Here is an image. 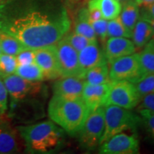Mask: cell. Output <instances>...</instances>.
<instances>
[{
	"label": "cell",
	"mask_w": 154,
	"mask_h": 154,
	"mask_svg": "<svg viewBox=\"0 0 154 154\" xmlns=\"http://www.w3.org/2000/svg\"><path fill=\"white\" fill-rule=\"evenodd\" d=\"M70 27L68 12L57 0H7L0 5V32L29 49L56 44Z\"/></svg>",
	"instance_id": "obj_1"
},
{
	"label": "cell",
	"mask_w": 154,
	"mask_h": 154,
	"mask_svg": "<svg viewBox=\"0 0 154 154\" xmlns=\"http://www.w3.org/2000/svg\"><path fill=\"white\" fill-rule=\"evenodd\" d=\"M50 120L70 136H76L82 128L89 111L82 98L69 99L53 95L48 105Z\"/></svg>",
	"instance_id": "obj_2"
},
{
	"label": "cell",
	"mask_w": 154,
	"mask_h": 154,
	"mask_svg": "<svg viewBox=\"0 0 154 154\" xmlns=\"http://www.w3.org/2000/svg\"><path fill=\"white\" fill-rule=\"evenodd\" d=\"M17 128L29 153H52L63 143L64 131L52 121L19 126Z\"/></svg>",
	"instance_id": "obj_3"
},
{
	"label": "cell",
	"mask_w": 154,
	"mask_h": 154,
	"mask_svg": "<svg viewBox=\"0 0 154 154\" xmlns=\"http://www.w3.org/2000/svg\"><path fill=\"white\" fill-rule=\"evenodd\" d=\"M105 126L101 143L119 133L126 131L136 132L141 124V117L133 113L128 109L117 106H104Z\"/></svg>",
	"instance_id": "obj_4"
},
{
	"label": "cell",
	"mask_w": 154,
	"mask_h": 154,
	"mask_svg": "<svg viewBox=\"0 0 154 154\" xmlns=\"http://www.w3.org/2000/svg\"><path fill=\"white\" fill-rule=\"evenodd\" d=\"M104 106L90 111L82 128L79 133V141L82 149L90 151L101 143L104 131Z\"/></svg>",
	"instance_id": "obj_5"
},
{
	"label": "cell",
	"mask_w": 154,
	"mask_h": 154,
	"mask_svg": "<svg viewBox=\"0 0 154 154\" xmlns=\"http://www.w3.org/2000/svg\"><path fill=\"white\" fill-rule=\"evenodd\" d=\"M109 77L111 82L128 81L135 84L144 77L138 53L119 58L109 63Z\"/></svg>",
	"instance_id": "obj_6"
},
{
	"label": "cell",
	"mask_w": 154,
	"mask_h": 154,
	"mask_svg": "<svg viewBox=\"0 0 154 154\" xmlns=\"http://www.w3.org/2000/svg\"><path fill=\"white\" fill-rule=\"evenodd\" d=\"M141 96L135 84L128 81L111 82L105 106L113 105L131 110L139 104Z\"/></svg>",
	"instance_id": "obj_7"
},
{
	"label": "cell",
	"mask_w": 154,
	"mask_h": 154,
	"mask_svg": "<svg viewBox=\"0 0 154 154\" xmlns=\"http://www.w3.org/2000/svg\"><path fill=\"white\" fill-rule=\"evenodd\" d=\"M10 101L33 99L42 94L45 86L42 82H32L13 74L2 78Z\"/></svg>",
	"instance_id": "obj_8"
},
{
	"label": "cell",
	"mask_w": 154,
	"mask_h": 154,
	"mask_svg": "<svg viewBox=\"0 0 154 154\" xmlns=\"http://www.w3.org/2000/svg\"><path fill=\"white\" fill-rule=\"evenodd\" d=\"M139 152V140L136 134L124 132L111 136L101 144L99 153L103 154H135Z\"/></svg>",
	"instance_id": "obj_9"
},
{
	"label": "cell",
	"mask_w": 154,
	"mask_h": 154,
	"mask_svg": "<svg viewBox=\"0 0 154 154\" xmlns=\"http://www.w3.org/2000/svg\"><path fill=\"white\" fill-rule=\"evenodd\" d=\"M34 62L41 69L46 79L54 80L61 77L56 44L34 49Z\"/></svg>",
	"instance_id": "obj_10"
},
{
	"label": "cell",
	"mask_w": 154,
	"mask_h": 154,
	"mask_svg": "<svg viewBox=\"0 0 154 154\" xmlns=\"http://www.w3.org/2000/svg\"><path fill=\"white\" fill-rule=\"evenodd\" d=\"M56 47L61 77L78 76L81 78L78 51L69 44L64 36L56 44Z\"/></svg>",
	"instance_id": "obj_11"
},
{
	"label": "cell",
	"mask_w": 154,
	"mask_h": 154,
	"mask_svg": "<svg viewBox=\"0 0 154 154\" xmlns=\"http://www.w3.org/2000/svg\"><path fill=\"white\" fill-rule=\"evenodd\" d=\"M17 128L8 121L0 119V154H11L21 151L22 143Z\"/></svg>",
	"instance_id": "obj_12"
},
{
	"label": "cell",
	"mask_w": 154,
	"mask_h": 154,
	"mask_svg": "<svg viewBox=\"0 0 154 154\" xmlns=\"http://www.w3.org/2000/svg\"><path fill=\"white\" fill-rule=\"evenodd\" d=\"M104 44L103 51L108 63L120 57L136 52V48L134 42L128 38H108Z\"/></svg>",
	"instance_id": "obj_13"
},
{
	"label": "cell",
	"mask_w": 154,
	"mask_h": 154,
	"mask_svg": "<svg viewBox=\"0 0 154 154\" xmlns=\"http://www.w3.org/2000/svg\"><path fill=\"white\" fill-rule=\"evenodd\" d=\"M111 82L97 85L86 83L84 84L82 99L87 106L89 112L102 106H105L111 86Z\"/></svg>",
	"instance_id": "obj_14"
},
{
	"label": "cell",
	"mask_w": 154,
	"mask_h": 154,
	"mask_svg": "<svg viewBox=\"0 0 154 154\" xmlns=\"http://www.w3.org/2000/svg\"><path fill=\"white\" fill-rule=\"evenodd\" d=\"M84 84V81L78 76L60 77L53 84V95L69 99L82 98Z\"/></svg>",
	"instance_id": "obj_15"
},
{
	"label": "cell",
	"mask_w": 154,
	"mask_h": 154,
	"mask_svg": "<svg viewBox=\"0 0 154 154\" xmlns=\"http://www.w3.org/2000/svg\"><path fill=\"white\" fill-rule=\"evenodd\" d=\"M103 51L100 49L97 41L88 44L79 52V63L81 78L86 71L105 61Z\"/></svg>",
	"instance_id": "obj_16"
},
{
	"label": "cell",
	"mask_w": 154,
	"mask_h": 154,
	"mask_svg": "<svg viewBox=\"0 0 154 154\" xmlns=\"http://www.w3.org/2000/svg\"><path fill=\"white\" fill-rule=\"evenodd\" d=\"M153 37V29L149 22L140 18L132 31V39L136 49L143 48Z\"/></svg>",
	"instance_id": "obj_17"
},
{
	"label": "cell",
	"mask_w": 154,
	"mask_h": 154,
	"mask_svg": "<svg viewBox=\"0 0 154 154\" xmlns=\"http://www.w3.org/2000/svg\"><path fill=\"white\" fill-rule=\"evenodd\" d=\"M82 79L86 84L97 85L111 82L109 77V66L105 60L99 64L92 67L84 73Z\"/></svg>",
	"instance_id": "obj_18"
},
{
	"label": "cell",
	"mask_w": 154,
	"mask_h": 154,
	"mask_svg": "<svg viewBox=\"0 0 154 154\" xmlns=\"http://www.w3.org/2000/svg\"><path fill=\"white\" fill-rule=\"evenodd\" d=\"M88 7H96L99 9L102 18L109 21L120 15L122 5L118 0H89Z\"/></svg>",
	"instance_id": "obj_19"
},
{
	"label": "cell",
	"mask_w": 154,
	"mask_h": 154,
	"mask_svg": "<svg viewBox=\"0 0 154 154\" xmlns=\"http://www.w3.org/2000/svg\"><path fill=\"white\" fill-rule=\"evenodd\" d=\"M119 17L125 26L132 32L140 17L139 6L135 1L124 4L122 5Z\"/></svg>",
	"instance_id": "obj_20"
},
{
	"label": "cell",
	"mask_w": 154,
	"mask_h": 154,
	"mask_svg": "<svg viewBox=\"0 0 154 154\" xmlns=\"http://www.w3.org/2000/svg\"><path fill=\"white\" fill-rule=\"evenodd\" d=\"M140 66L144 76L154 74V38L148 43L138 53Z\"/></svg>",
	"instance_id": "obj_21"
},
{
	"label": "cell",
	"mask_w": 154,
	"mask_h": 154,
	"mask_svg": "<svg viewBox=\"0 0 154 154\" xmlns=\"http://www.w3.org/2000/svg\"><path fill=\"white\" fill-rule=\"evenodd\" d=\"M0 47L3 54L12 56H16L21 51L29 49L14 36L2 32H0Z\"/></svg>",
	"instance_id": "obj_22"
},
{
	"label": "cell",
	"mask_w": 154,
	"mask_h": 154,
	"mask_svg": "<svg viewBox=\"0 0 154 154\" xmlns=\"http://www.w3.org/2000/svg\"><path fill=\"white\" fill-rule=\"evenodd\" d=\"M14 74L32 82H43L46 80L41 69L35 62L18 65Z\"/></svg>",
	"instance_id": "obj_23"
},
{
	"label": "cell",
	"mask_w": 154,
	"mask_h": 154,
	"mask_svg": "<svg viewBox=\"0 0 154 154\" xmlns=\"http://www.w3.org/2000/svg\"><path fill=\"white\" fill-rule=\"evenodd\" d=\"M74 32L90 39H97L95 32L88 20V9L83 8L80 11L78 20L74 26Z\"/></svg>",
	"instance_id": "obj_24"
},
{
	"label": "cell",
	"mask_w": 154,
	"mask_h": 154,
	"mask_svg": "<svg viewBox=\"0 0 154 154\" xmlns=\"http://www.w3.org/2000/svg\"><path fill=\"white\" fill-rule=\"evenodd\" d=\"M132 32L123 24L119 16L108 21L107 38L111 37L131 38Z\"/></svg>",
	"instance_id": "obj_25"
},
{
	"label": "cell",
	"mask_w": 154,
	"mask_h": 154,
	"mask_svg": "<svg viewBox=\"0 0 154 154\" xmlns=\"http://www.w3.org/2000/svg\"><path fill=\"white\" fill-rule=\"evenodd\" d=\"M17 66L18 63L15 56L2 53L0 56V77L2 79L14 74Z\"/></svg>",
	"instance_id": "obj_26"
},
{
	"label": "cell",
	"mask_w": 154,
	"mask_h": 154,
	"mask_svg": "<svg viewBox=\"0 0 154 154\" xmlns=\"http://www.w3.org/2000/svg\"><path fill=\"white\" fill-rule=\"evenodd\" d=\"M64 38L69 42V44L78 52H79L81 50H82L88 44L97 41V39H90V38H88L86 36L77 34L74 32L68 34H66L64 36Z\"/></svg>",
	"instance_id": "obj_27"
},
{
	"label": "cell",
	"mask_w": 154,
	"mask_h": 154,
	"mask_svg": "<svg viewBox=\"0 0 154 154\" xmlns=\"http://www.w3.org/2000/svg\"><path fill=\"white\" fill-rule=\"evenodd\" d=\"M140 96L150 93H154V74L144 76L138 82L135 83Z\"/></svg>",
	"instance_id": "obj_28"
},
{
	"label": "cell",
	"mask_w": 154,
	"mask_h": 154,
	"mask_svg": "<svg viewBox=\"0 0 154 154\" xmlns=\"http://www.w3.org/2000/svg\"><path fill=\"white\" fill-rule=\"evenodd\" d=\"M139 113L148 134L154 140V112L146 109H139Z\"/></svg>",
	"instance_id": "obj_29"
},
{
	"label": "cell",
	"mask_w": 154,
	"mask_h": 154,
	"mask_svg": "<svg viewBox=\"0 0 154 154\" xmlns=\"http://www.w3.org/2000/svg\"><path fill=\"white\" fill-rule=\"evenodd\" d=\"M89 22L95 32L96 36L99 37L102 42L105 43L107 39L108 20L102 18L96 21L89 20Z\"/></svg>",
	"instance_id": "obj_30"
},
{
	"label": "cell",
	"mask_w": 154,
	"mask_h": 154,
	"mask_svg": "<svg viewBox=\"0 0 154 154\" xmlns=\"http://www.w3.org/2000/svg\"><path fill=\"white\" fill-rule=\"evenodd\" d=\"M8 96L7 88L0 77V116L5 115L8 111Z\"/></svg>",
	"instance_id": "obj_31"
},
{
	"label": "cell",
	"mask_w": 154,
	"mask_h": 154,
	"mask_svg": "<svg viewBox=\"0 0 154 154\" xmlns=\"http://www.w3.org/2000/svg\"><path fill=\"white\" fill-rule=\"evenodd\" d=\"M18 65L27 64L34 62V49H27L21 51L15 56Z\"/></svg>",
	"instance_id": "obj_32"
},
{
	"label": "cell",
	"mask_w": 154,
	"mask_h": 154,
	"mask_svg": "<svg viewBox=\"0 0 154 154\" xmlns=\"http://www.w3.org/2000/svg\"><path fill=\"white\" fill-rule=\"evenodd\" d=\"M139 103V109H146L154 112V93L142 96Z\"/></svg>",
	"instance_id": "obj_33"
},
{
	"label": "cell",
	"mask_w": 154,
	"mask_h": 154,
	"mask_svg": "<svg viewBox=\"0 0 154 154\" xmlns=\"http://www.w3.org/2000/svg\"><path fill=\"white\" fill-rule=\"evenodd\" d=\"M88 19L91 21L99 20L102 19V15L99 9L96 7H88Z\"/></svg>",
	"instance_id": "obj_34"
},
{
	"label": "cell",
	"mask_w": 154,
	"mask_h": 154,
	"mask_svg": "<svg viewBox=\"0 0 154 154\" xmlns=\"http://www.w3.org/2000/svg\"><path fill=\"white\" fill-rule=\"evenodd\" d=\"M144 7H145V11H143L142 14L154 18V2Z\"/></svg>",
	"instance_id": "obj_35"
},
{
	"label": "cell",
	"mask_w": 154,
	"mask_h": 154,
	"mask_svg": "<svg viewBox=\"0 0 154 154\" xmlns=\"http://www.w3.org/2000/svg\"><path fill=\"white\" fill-rule=\"evenodd\" d=\"M140 18H141V19H144V20H146V22H148L151 25L152 27H153V38H154V18H152V17H149V16H147V15L143 14H141V16H140Z\"/></svg>",
	"instance_id": "obj_36"
},
{
	"label": "cell",
	"mask_w": 154,
	"mask_h": 154,
	"mask_svg": "<svg viewBox=\"0 0 154 154\" xmlns=\"http://www.w3.org/2000/svg\"><path fill=\"white\" fill-rule=\"evenodd\" d=\"M135 2L138 4V6H143V7H146V6L153 3L154 0H135Z\"/></svg>",
	"instance_id": "obj_37"
},
{
	"label": "cell",
	"mask_w": 154,
	"mask_h": 154,
	"mask_svg": "<svg viewBox=\"0 0 154 154\" xmlns=\"http://www.w3.org/2000/svg\"><path fill=\"white\" fill-rule=\"evenodd\" d=\"M118 1L120 2L121 5H124V4H126L127 2H131V1H135V0H118Z\"/></svg>",
	"instance_id": "obj_38"
},
{
	"label": "cell",
	"mask_w": 154,
	"mask_h": 154,
	"mask_svg": "<svg viewBox=\"0 0 154 154\" xmlns=\"http://www.w3.org/2000/svg\"><path fill=\"white\" fill-rule=\"evenodd\" d=\"M6 1H7V0H0V5H2L3 3H5Z\"/></svg>",
	"instance_id": "obj_39"
},
{
	"label": "cell",
	"mask_w": 154,
	"mask_h": 154,
	"mask_svg": "<svg viewBox=\"0 0 154 154\" xmlns=\"http://www.w3.org/2000/svg\"><path fill=\"white\" fill-rule=\"evenodd\" d=\"M2 54V49H1V47H0V56H1Z\"/></svg>",
	"instance_id": "obj_40"
}]
</instances>
